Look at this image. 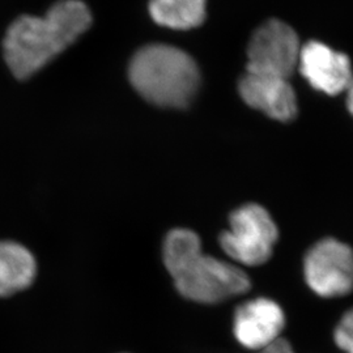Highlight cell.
I'll return each mask as SVG.
<instances>
[{"instance_id": "obj_14", "label": "cell", "mask_w": 353, "mask_h": 353, "mask_svg": "<svg viewBox=\"0 0 353 353\" xmlns=\"http://www.w3.org/2000/svg\"><path fill=\"white\" fill-rule=\"evenodd\" d=\"M348 96H347V106L350 109V112L353 114V81L352 84L350 85V88L347 89Z\"/></svg>"}, {"instance_id": "obj_8", "label": "cell", "mask_w": 353, "mask_h": 353, "mask_svg": "<svg viewBox=\"0 0 353 353\" xmlns=\"http://www.w3.org/2000/svg\"><path fill=\"white\" fill-rule=\"evenodd\" d=\"M299 65L312 87L326 94H339L352 84V67L348 57L322 42L310 41L301 48Z\"/></svg>"}, {"instance_id": "obj_3", "label": "cell", "mask_w": 353, "mask_h": 353, "mask_svg": "<svg viewBox=\"0 0 353 353\" xmlns=\"http://www.w3.org/2000/svg\"><path fill=\"white\" fill-rule=\"evenodd\" d=\"M130 81L147 101L185 108L199 88V70L185 51L169 45L140 49L130 64Z\"/></svg>"}, {"instance_id": "obj_9", "label": "cell", "mask_w": 353, "mask_h": 353, "mask_svg": "<svg viewBox=\"0 0 353 353\" xmlns=\"http://www.w3.org/2000/svg\"><path fill=\"white\" fill-rule=\"evenodd\" d=\"M242 100L272 119L288 122L297 114L296 94L287 79L246 72L239 83Z\"/></svg>"}, {"instance_id": "obj_1", "label": "cell", "mask_w": 353, "mask_h": 353, "mask_svg": "<svg viewBox=\"0 0 353 353\" xmlns=\"http://www.w3.org/2000/svg\"><path fill=\"white\" fill-rule=\"evenodd\" d=\"M92 24L88 7L79 0H63L43 17L21 16L4 39V58L17 79H28L52 61Z\"/></svg>"}, {"instance_id": "obj_10", "label": "cell", "mask_w": 353, "mask_h": 353, "mask_svg": "<svg viewBox=\"0 0 353 353\" xmlns=\"http://www.w3.org/2000/svg\"><path fill=\"white\" fill-rule=\"evenodd\" d=\"M37 262L24 245L0 241V297H8L32 285Z\"/></svg>"}, {"instance_id": "obj_4", "label": "cell", "mask_w": 353, "mask_h": 353, "mask_svg": "<svg viewBox=\"0 0 353 353\" xmlns=\"http://www.w3.org/2000/svg\"><path fill=\"white\" fill-rule=\"evenodd\" d=\"M278 240V225L270 212L248 203L229 216V229L220 234L219 243L233 262L256 267L270 261Z\"/></svg>"}, {"instance_id": "obj_13", "label": "cell", "mask_w": 353, "mask_h": 353, "mask_svg": "<svg viewBox=\"0 0 353 353\" xmlns=\"http://www.w3.org/2000/svg\"><path fill=\"white\" fill-rule=\"evenodd\" d=\"M256 353H294V351H293V347L290 345V341L280 338L275 343H272L271 345L265 347Z\"/></svg>"}, {"instance_id": "obj_6", "label": "cell", "mask_w": 353, "mask_h": 353, "mask_svg": "<svg viewBox=\"0 0 353 353\" xmlns=\"http://www.w3.org/2000/svg\"><path fill=\"white\" fill-rule=\"evenodd\" d=\"M300 51L296 32L280 20H270L252 34L246 72L288 80L299 65Z\"/></svg>"}, {"instance_id": "obj_11", "label": "cell", "mask_w": 353, "mask_h": 353, "mask_svg": "<svg viewBox=\"0 0 353 353\" xmlns=\"http://www.w3.org/2000/svg\"><path fill=\"white\" fill-rule=\"evenodd\" d=\"M150 13L159 26L188 30L205 19V0H151Z\"/></svg>"}, {"instance_id": "obj_2", "label": "cell", "mask_w": 353, "mask_h": 353, "mask_svg": "<svg viewBox=\"0 0 353 353\" xmlns=\"http://www.w3.org/2000/svg\"><path fill=\"white\" fill-rule=\"evenodd\" d=\"M163 261L178 293L190 301L221 303L252 288L239 265L204 254L199 236L190 229L176 228L166 234Z\"/></svg>"}, {"instance_id": "obj_12", "label": "cell", "mask_w": 353, "mask_h": 353, "mask_svg": "<svg viewBox=\"0 0 353 353\" xmlns=\"http://www.w3.org/2000/svg\"><path fill=\"white\" fill-rule=\"evenodd\" d=\"M334 341L341 351L353 353V309L341 316L334 331Z\"/></svg>"}, {"instance_id": "obj_5", "label": "cell", "mask_w": 353, "mask_h": 353, "mask_svg": "<svg viewBox=\"0 0 353 353\" xmlns=\"http://www.w3.org/2000/svg\"><path fill=\"white\" fill-rule=\"evenodd\" d=\"M303 278L319 297H344L353 292V250L335 239L316 242L303 258Z\"/></svg>"}, {"instance_id": "obj_7", "label": "cell", "mask_w": 353, "mask_h": 353, "mask_svg": "<svg viewBox=\"0 0 353 353\" xmlns=\"http://www.w3.org/2000/svg\"><path fill=\"white\" fill-rule=\"evenodd\" d=\"M284 327L281 306L265 297L241 303L233 318L234 338L242 347L256 352L280 339Z\"/></svg>"}]
</instances>
